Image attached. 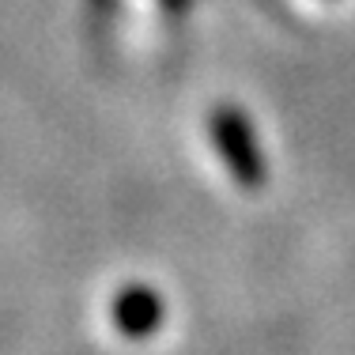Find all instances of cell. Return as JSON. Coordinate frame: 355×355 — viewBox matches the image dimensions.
I'll list each match as a JSON object with an SVG mask.
<instances>
[{
  "mask_svg": "<svg viewBox=\"0 0 355 355\" xmlns=\"http://www.w3.org/2000/svg\"><path fill=\"white\" fill-rule=\"evenodd\" d=\"M212 140L223 155L227 171L234 174V182H242L246 189H257L265 182V163H261L257 140L250 132V121L231 106H219L212 114Z\"/></svg>",
  "mask_w": 355,
  "mask_h": 355,
  "instance_id": "cell-1",
  "label": "cell"
},
{
  "mask_svg": "<svg viewBox=\"0 0 355 355\" xmlns=\"http://www.w3.org/2000/svg\"><path fill=\"white\" fill-rule=\"evenodd\" d=\"M110 314H114V325L125 336L137 340V336H148L163 325V302H159V295L151 287H125L114 299Z\"/></svg>",
  "mask_w": 355,
  "mask_h": 355,
  "instance_id": "cell-2",
  "label": "cell"
}]
</instances>
